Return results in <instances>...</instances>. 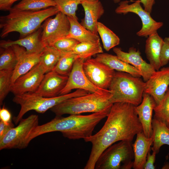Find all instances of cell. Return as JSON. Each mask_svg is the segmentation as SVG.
<instances>
[{
	"label": "cell",
	"mask_w": 169,
	"mask_h": 169,
	"mask_svg": "<svg viewBox=\"0 0 169 169\" xmlns=\"http://www.w3.org/2000/svg\"><path fill=\"white\" fill-rule=\"evenodd\" d=\"M83 67L92 83L101 89H108L115 73L114 70L95 58L85 60Z\"/></svg>",
	"instance_id": "obj_12"
},
{
	"label": "cell",
	"mask_w": 169,
	"mask_h": 169,
	"mask_svg": "<svg viewBox=\"0 0 169 169\" xmlns=\"http://www.w3.org/2000/svg\"><path fill=\"white\" fill-rule=\"evenodd\" d=\"M152 126L153 136V151L157 154L161 147L164 145L169 146V128L158 120L154 118Z\"/></svg>",
	"instance_id": "obj_25"
},
{
	"label": "cell",
	"mask_w": 169,
	"mask_h": 169,
	"mask_svg": "<svg viewBox=\"0 0 169 169\" xmlns=\"http://www.w3.org/2000/svg\"><path fill=\"white\" fill-rule=\"evenodd\" d=\"M162 169H169V163H166L162 168Z\"/></svg>",
	"instance_id": "obj_42"
},
{
	"label": "cell",
	"mask_w": 169,
	"mask_h": 169,
	"mask_svg": "<svg viewBox=\"0 0 169 169\" xmlns=\"http://www.w3.org/2000/svg\"><path fill=\"white\" fill-rule=\"evenodd\" d=\"M78 58V56L73 52L64 53L53 70L60 75L69 76L75 61Z\"/></svg>",
	"instance_id": "obj_29"
},
{
	"label": "cell",
	"mask_w": 169,
	"mask_h": 169,
	"mask_svg": "<svg viewBox=\"0 0 169 169\" xmlns=\"http://www.w3.org/2000/svg\"><path fill=\"white\" fill-rule=\"evenodd\" d=\"M163 39L157 32L148 37L146 40L145 53L150 64L156 70L161 68L160 56Z\"/></svg>",
	"instance_id": "obj_22"
},
{
	"label": "cell",
	"mask_w": 169,
	"mask_h": 169,
	"mask_svg": "<svg viewBox=\"0 0 169 169\" xmlns=\"http://www.w3.org/2000/svg\"><path fill=\"white\" fill-rule=\"evenodd\" d=\"M140 78L126 72H115L108 88L112 94L110 102H125L136 106L140 104L146 84Z\"/></svg>",
	"instance_id": "obj_5"
},
{
	"label": "cell",
	"mask_w": 169,
	"mask_h": 169,
	"mask_svg": "<svg viewBox=\"0 0 169 169\" xmlns=\"http://www.w3.org/2000/svg\"><path fill=\"white\" fill-rule=\"evenodd\" d=\"M52 7H56L54 0H21L11 9L17 10L37 11Z\"/></svg>",
	"instance_id": "obj_28"
},
{
	"label": "cell",
	"mask_w": 169,
	"mask_h": 169,
	"mask_svg": "<svg viewBox=\"0 0 169 169\" xmlns=\"http://www.w3.org/2000/svg\"><path fill=\"white\" fill-rule=\"evenodd\" d=\"M153 135L150 137L146 136L143 132L136 135L134 143L132 144L134 160L133 168L143 169L148 152L150 151L153 141Z\"/></svg>",
	"instance_id": "obj_21"
},
{
	"label": "cell",
	"mask_w": 169,
	"mask_h": 169,
	"mask_svg": "<svg viewBox=\"0 0 169 169\" xmlns=\"http://www.w3.org/2000/svg\"><path fill=\"white\" fill-rule=\"evenodd\" d=\"M135 106L118 102L113 104L104 125L97 133L84 139L92 146L84 169H94L102 152L111 145L123 140L132 142L135 135L143 132Z\"/></svg>",
	"instance_id": "obj_1"
},
{
	"label": "cell",
	"mask_w": 169,
	"mask_h": 169,
	"mask_svg": "<svg viewBox=\"0 0 169 169\" xmlns=\"http://www.w3.org/2000/svg\"><path fill=\"white\" fill-rule=\"evenodd\" d=\"M85 60L78 58L75 61L67 83L61 91L60 95L69 94L72 90L74 89L83 90L91 93L99 94H105L110 91L108 89L104 90L97 87L89 80L83 69V64Z\"/></svg>",
	"instance_id": "obj_11"
},
{
	"label": "cell",
	"mask_w": 169,
	"mask_h": 169,
	"mask_svg": "<svg viewBox=\"0 0 169 169\" xmlns=\"http://www.w3.org/2000/svg\"><path fill=\"white\" fill-rule=\"evenodd\" d=\"M141 3L140 0H136L131 4L127 0L120 1L115 12L118 14H125L132 13L137 14L141 19L142 26L141 29L137 32L136 35L139 37H148L157 32L163 24L162 22L155 20L151 17V13L143 8Z\"/></svg>",
	"instance_id": "obj_9"
},
{
	"label": "cell",
	"mask_w": 169,
	"mask_h": 169,
	"mask_svg": "<svg viewBox=\"0 0 169 169\" xmlns=\"http://www.w3.org/2000/svg\"><path fill=\"white\" fill-rule=\"evenodd\" d=\"M90 93L85 90L78 89L74 92L54 97L42 96L35 92H28L15 95L13 99L14 103L21 107L17 115L13 118L15 124H18L28 111L34 110L38 113H44L48 110L70 98L85 95Z\"/></svg>",
	"instance_id": "obj_6"
},
{
	"label": "cell",
	"mask_w": 169,
	"mask_h": 169,
	"mask_svg": "<svg viewBox=\"0 0 169 169\" xmlns=\"http://www.w3.org/2000/svg\"><path fill=\"white\" fill-rule=\"evenodd\" d=\"M11 46L17 59L12 77V84L18 77L29 71L39 62L41 53H28L24 48L17 45Z\"/></svg>",
	"instance_id": "obj_17"
},
{
	"label": "cell",
	"mask_w": 169,
	"mask_h": 169,
	"mask_svg": "<svg viewBox=\"0 0 169 169\" xmlns=\"http://www.w3.org/2000/svg\"><path fill=\"white\" fill-rule=\"evenodd\" d=\"M169 86V67L156 72L146 82L144 93L151 95L156 105L164 97Z\"/></svg>",
	"instance_id": "obj_14"
},
{
	"label": "cell",
	"mask_w": 169,
	"mask_h": 169,
	"mask_svg": "<svg viewBox=\"0 0 169 169\" xmlns=\"http://www.w3.org/2000/svg\"><path fill=\"white\" fill-rule=\"evenodd\" d=\"M0 119L6 125L13 124L12 122L11 114L4 106L0 109Z\"/></svg>",
	"instance_id": "obj_37"
},
{
	"label": "cell",
	"mask_w": 169,
	"mask_h": 169,
	"mask_svg": "<svg viewBox=\"0 0 169 169\" xmlns=\"http://www.w3.org/2000/svg\"><path fill=\"white\" fill-rule=\"evenodd\" d=\"M17 62V57L12 46L1 48L0 70L14 69Z\"/></svg>",
	"instance_id": "obj_32"
},
{
	"label": "cell",
	"mask_w": 169,
	"mask_h": 169,
	"mask_svg": "<svg viewBox=\"0 0 169 169\" xmlns=\"http://www.w3.org/2000/svg\"><path fill=\"white\" fill-rule=\"evenodd\" d=\"M154 118L164 123L169 128V90L161 102L154 108Z\"/></svg>",
	"instance_id": "obj_31"
},
{
	"label": "cell",
	"mask_w": 169,
	"mask_h": 169,
	"mask_svg": "<svg viewBox=\"0 0 169 169\" xmlns=\"http://www.w3.org/2000/svg\"><path fill=\"white\" fill-rule=\"evenodd\" d=\"M53 18L46 19L42 25L41 39L45 46H52L68 35L70 23L68 17L59 12Z\"/></svg>",
	"instance_id": "obj_10"
},
{
	"label": "cell",
	"mask_w": 169,
	"mask_h": 169,
	"mask_svg": "<svg viewBox=\"0 0 169 169\" xmlns=\"http://www.w3.org/2000/svg\"><path fill=\"white\" fill-rule=\"evenodd\" d=\"M113 51L119 59L139 70L145 82L156 71L150 63L143 59L139 50L134 47L130 48L128 52L123 51L120 48L115 47L113 48Z\"/></svg>",
	"instance_id": "obj_15"
},
{
	"label": "cell",
	"mask_w": 169,
	"mask_h": 169,
	"mask_svg": "<svg viewBox=\"0 0 169 169\" xmlns=\"http://www.w3.org/2000/svg\"><path fill=\"white\" fill-rule=\"evenodd\" d=\"M18 0H0V10L9 11L12 7L13 4Z\"/></svg>",
	"instance_id": "obj_39"
},
{
	"label": "cell",
	"mask_w": 169,
	"mask_h": 169,
	"mask_svg": "<svg viewBox=\"0 0 169 169\" xmlns=\"http://www.w3.org/2000/svg\"><path fill=\"white\" fill-rule=\"evenodd\" d=\"M168 89L169 90V87L168 88Z\"/></svg>",
	"instance_id": "obj_44"
},
{
	"label": "cell",
	"mask_w": 169,
	"mask_h": 169,
	"mask_svg": "<svg viewBox=\"0 0 169 169\" xmlns=\"http://www.w3.org/2000/svg\"><path fill=\"white\" fill-rule=\"evenodd\" d=\"M38 116L36 115L22 118L17 127L12 128L0 139V150L26 148L30 142L31 134L38 125Z\"/></svg>",
	"instance_id": "obj_8"
},
{
	"label": "cell",
	"mask_w": 169,
	"mask_h": 169,
	"mask_svg": "<svg viewBox=\"0 0 169 169\" xmlns=\"http://www.w3.org/2000/svg\"><path fill=\"white\" fill-rule=\"evenodd\" d=\"M13 69L0 70V105L11 92L12 79Z\"/></svg>",
	"instance_id": "obj_33"
},
{
	"label": "cell",
	"mask_w": 169,
	"mask_h": 169,
	"mask_svg": "<svg viewBox=\"0 0 169 169\" xmlns=\"http://www.w3.org/2000/svg\"><path fill=\"white\" fill-rule=\"evenodd\" d=\"M84 12V17L80 23L84 28L98 35L97 24L105 10L100 0H82L80 4Z\"/></svg>",
	"instance_id": "obj_18"
},
{
	"label": "cell",
	"mask_w": 169,
	"mask_h": 169,
	"mask_svg": "<svg viewBox=\"0 0 169 169\" xmlns=\"http://www.w3.org/2000/svg\"><path fill=\"white\" fill-rule=\"evenodd\" d=\"M68 17L70 22V28L67 37L75 39L80 43H95L100 41L98 35L84 28L79 23L78 18Z\"/></svg>",
	"instance_id": "obj_24"
},
{
	"label": "cell",
	"mask_w": 169,
	"mask_h": 169,
	"mask_svg": "<svg viewBox=\"0 0 169 169\" xmlns=\"http://www.w3.org/2000/svg\"><path fill=\"white\" fill-rule=\"evenodd\" d=\"M134 160L132 142L121 141L105 149L98 158L96 169H131Z\"/></svg>",
	"instance_id": "obj_7"
},
{
	"label": "cell",
	"mask_w": 169,
	"mask_h": 169,
	"mask_svg": "<svg viewBox=\"0 0 169 169\" xmlns=\"http://www.w3.org/2000/svg\"><path fill=\"white\" fill-rule=\"evenodd\" d=\"M156 105L153 98L149 94L144 93L141 103L135 106V110L142 127L143 132L147 137H150L152 135V113Z\"/></svg>",
	"instance_id": "obj_19"
},
{
	"label": "cell",
	"mask_w": 169,
	"mask_h": 169,
	"mask_svg": "<svg viewBox=\"0 0 169 169\" xmlns=\"http://www.w3.org/2000/svg\"><path fill=\"white\" fill-rule=\"evenodd\" d=\"M156 154V153L154 151H153L151 154L150 153V151L148 152L144 169H155V166H154V164L155 161Z\"/></svg>",
	"instance_id": "obj_38"
},
{
	"label": "cell",
	"mask_w": 169,
	"mask_h": 169,
	"mask_svg": "<svg viewBox=\"0 0 169 169\" xmlns=\"http://www.w3.org/2000/svg\"><path fill=\"white\" fill-rule=\"evenodd\" d=\"M95 58L117 71L127 73L135 77H141V74L139 70L120 59L116 55L103 53L97 54Z\"/></svg>",
	"instance_id": "obj_23"
},
{
	"label": "cell",
	"mask_w": 169,
	"mask_h": 169,
	"mask_svg": "<svg viewBox=\"0 0 169 169\" xmlns=\"http://www.w3.org/2000/svg\"><path fill=\"white\" fill-rule=\"evenodd\" d=\"M160 60L161 67L166 65L169 61V37H166L163 39Z\"/></svg>",
	"instance_id": "obj_36"
},
{
	"label": "cell",
	"mask_w": 169,
	"mask_h": 169,
	"mask_svg": "<svg viewBox=\"0 0 169 169\" xmlns=\"http://www.w3.org/2000/svg\"><path fill=\"white\" fill-rule=\"evenodd\" d=\"M140 1L142 4L144 9L146 11L151 13L153 6L155 3V0H140Z\"/></svg>",
	"instance_id": "obj_40"
},
{
	"label": "cell",
	"mask_w": 169,
	"mask_h": 169,
	"mask_svg": "<svg viewBox=\"0 0 169 169\" xmlns=\"http://www.w3.org/2000/svg\"><path fill=\"white\" fill-rule=\"evenodd\" d=\"M79 42L72 38L66 37L56 41L52 46L63 53L71 52Z\"/></svg>",
	"instance_id": "obj_35"
},
{
	"label": "cell",
	"mask_w": 169,
	"mask_h": 169,
	"mask_svg": "<svg viewBox=\"0 0 169 169\" xmlns=\"http://www.w3.org/2000/svg\"><path fill=\"white\" fill-rule=\"evenodd\" d=\"M109 112H101L87 115H71L64 117L56 116L50 121L38 125L31 132L29 140L43 134L55 131L61 132L71 140L84 139L92 135L96 125L107 117Z\"/></svg>",
	"instance_id": "obj_2"
},
{
	"label": "cell",
	"mask_w": 169,
	"mask_h": 169,
	"mask_svg": "<svg viewBox=\"0 0 169 169\" xmlns=\"http://www.w3.org/2000/svg\"><path fill=\"white\" fill-rule=\"evenodd\" d=\"M111 96L110 91L104 94L90 93L68 99L54 106L50 110L56 116L88 112H110L113 105L110 101Z\"/></svg>",
	"instance_id": "obj_4"
},
{
	"label": "cell",
	"mask_w": 169,
	"mask_h": 169,
	"mask_svg": "<svg viewBox=\"0 0 169 169\" xmlns=\"http://www.w3.org/2000/svg\"><path fill=\"white\" fill-rule=\"evenodd\" d=\"M72 52L77 55L79 58L85 60L94 55L103 53V50L100 41L95 43H80Z\"/></svg>",
	"instance_id": "obj_30"
},
{
	"label": "cell",
	"mask_w": 169,
	"mask_h": 169,
	"mask_svg": "<svg viewBox=\"0 0 169 169\" xmlns=\"http://www.w3.org/2000/svg\"><path fill=\"white\" fill-rule=\"evenodd\" d=\"M97 29L103 48L106 51H108L119 44L120 40L119 37L102 23L98 22Z\"/></svg>",
	"instance_id": "obj_27"
},
{
	"label": "cell",
	"mask_w": 169,
	"mask_h": 169,
	"mask_svg": "<svg viewBox=\"0 0 169 169\" xmlns=\"http://www.w3.org/2000/svg\"><path fill=\"white\" fill-rule=\"evenodd\" d=\"M68 76L60 75L54 70L46 73L35 93L46 97L60 95L65 86Z\"/></svg>",
	"instance_id": "obj_16"
},
{
	"label": "cell",
	"mask_w": 169,
	"mask_h": 169,
	"mask_svg": "<svg viewBox=\"0 0 169 169\" xmlns=\"http://www.w3.org/2000/svg\"><path fill=\"white\" fill-rule=\"evenodd\" d=\"M41 27L32 33L15 41L8 40L0 41L1 48H6L17 45L24 48L29 53L41 54L46 47L41 39Z\"/></svg>",
	"instance_id": "obj_20"
},
{
	"label": "cell",
	"mask_w": 169,
	"mask_h": 169,
	"mask_svg": "<svg viewBox=\"0 0 169 169\" xmlns=\"http://www.w3.org/2000/svg\"></svg>",
	"instance_id": "obj_45"
},
{
	"label": "cell",
	"mask_w": 169,
	"mask_h": 169,
	"mask_svg": "<svg viewBox=\"0 0 169 169\" xmlns=\"http://www.w3.org/2000/svg\"><path fill=\"white\" fill-rule=\"evenodd\" d=\"M114 3H119L121 0H113Z\"/></svg>",
	"instance_id": "obj_43"
},
{
	"label": "cell",
	"mask_w": 169,
	"mask_h": 169,
	"mask_svg": "<svg viewBox=\"0 0 169 169\" xmlns=\"http://www.w3.org/2000/svg\"><path fill=\"white\" fill-rule=\"evenodd\" d=\"M63 54L53 46L45 47L41 54L39 63L45 74L54 69Z\"/></svg>",
	"instance_id": "obj_26"
},
{
	"label": "cell",
	"mask_w": 169,
	"mask_h": 169,
	"mask_svg": "<svg viewBox=\"0 0 169 169\" xmlns=\"http://www.w3.org/2000/svg\"><path fill=\"white\" fill-rule=\"evenodd\" d=\"M14 127L13 124L7 125L0 121V139L10 129Z\"/></svg>",
	"instance_id": "obj_41"
},
{
	"label": "cell",
	"mask_w": 169,
	"mask_h": 169,
	"mask_svg": "<svg viewBox=\"0 0 169 169\" xmlns=\"http://www.w3.org/2000/svg\"><path fill=\"white\" fill-rule=\"evenodd\" d=\"M45 74L39 63L29 71L18 77L11 85V92L14 96L35 92Z\"/></svg>",
	"instance_id": "obj_13"
},
{
	"label": "cell",
	"mask_w": 169,
	"mask_h": 169,
	"mask_svg": "<svg viewBox=\"0 0 169 169\" xmlns=\"http://www.w3.org/2000/svg\"><path fill=\"white\" fill-rule=\"evenodd\" d=\"M82 0H54L59 11L68 17L78 18L76 11Z\"/></svg>",
	"instance_id": "obj_34"
},
{
	"label": "cell",
	"mask_w": 169,
	"mask_h": 169,
	"mask_svg": "<svg viewBox=\"0 0 169 169\" xmlns=\"http://www.w3.org/2000/svg\"><path fill=\"white\" fill-rule=\"evenodd\" d=\"M8 14L0 17V37H6L10 33L17 32L23 38L33 33L41 27L48 18L59 11L56 7L37 11H21L12 9Z\"/></svg>",
	"instance_id": "obj_3"
}]
</instances>
